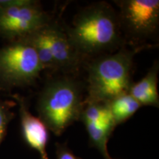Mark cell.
<instances>
[{"label": "cell", "mask_w": 159, "mask_h": 159, "mask_svg": "<svg viewBox=\"0 0 159 159\" xmlns=\"http://www.w3.org/2000/svg\"><path fill=\"white\" fill-rule=\"evenodd\" d=\"M120 27L119 16L113 7L100 2L80 12L66 33L83 56L118 48L121 43Z\"/></svg>", "instance_id": "obj_1"}, {"label": "cell", "mask_w": 159, "mask_h": 159, "mask_svg": "<svg viewBox=\"0 0 159 159\" xmlns=\"http://www.w3.org/2000/svg\"><path fill=\"white\" fill-rule=\"evenodd\" d=\"M81 85L68 77L49 80L44 85L37 102L39 118L55 136H61L76 121L82 111Z\"/></svg>", "instance_id": "obj_2"}, {"label": "cell", "mask_w": 159, "mask_h": 159, "mask_svg": "<svg viewBox=\"0 0 159 159\" xmlns=\"http://www.w3.org/2000/svg\"><path fill=\"white\" fill-rule=\"evenodd\" d=\"M134 52L119 49L94 59L88 67V97L85 100L108 103L128 93Z\"/></svg>", "instance_id": "obj_3"}, {"label": "cell", "mask_w": 159, "mask_h": 159, "mask_svg": "<svg viewBox=\"0 0 159 159\" xmlns=\"http://www.w3.org/2000/svg\"><path fill=\"white\" fill-rule=\"evenodd\" d=\"M42 70L34 47L26 39L0 48V85L3 88L33 84Z\"/></svg>", "instance_id": "obj_4"}, {"label": "cell", "mask_w": 159, "mask_h": 159, "mask_svg": "<svg viewBox=\"0 0 159 159\" xmlns=\"http://www.w3.org/2000/svg\"><path fill=\"white\" fill-rule=\"evenodd\" d=\"M50 24V17L38 2L19 0L0 8V35L11 41L25 39Z\"/></svg>", "instance_id": "obj_5"}, {"label": "cell", "mask_w": 159, "mask_h": 159, "mask_svg": "<svg viewBox=\"0 0 159 159\" xmlns=\"http://www.w3.org/2000/svg\"><path fill=\"white\" fill-rule=\"evenodd\" d=\"M119 21L135 38H148L156 33L159 22L158 0H124L116 2Z\"/></svg>", "instance_id": "obj_6"}, {"label": "cell", "mask_w": 159, "mask_h": 159, "mask_svg": "<svg viewBox=\"0 0 159 159\" xmlns=\"http://www.w3.org/2000/svg\"><path fill=\"white\" fill-rule=\"evenodd\" d=\"M12 97L19 105L21 136L25 144L38 152L41 159H49L47 152L49 133L47 126L39 117L30 112L25 97L16 94L12 95Z\"/></svg>", "instance_id": "obj_7"}, {"label": "cell", "mask_w": 159, "mask_h": 159, "mask_svg": "<svg viewBox=\"0 0 159 159\" xmlns=\"http://www.w3.org/2000/svg\"><path fill=\"white\" fill-rule=\"evenodd\" d=\"M45 30L57 69L75 70L80 63L82 55L75 48L67 33L52 24L47 26Z\"/></svg>", "instance_id": "obj_8"}, {"label": "cell", "mask_w": 159, "mask_h": 159, "mask_svg": "<svg viewBox=\"0 0 159 159\" xmlns=\"http://www.w3.org/2000/svg\"><path fill=\"white\" fill-rule=\"evenodd\" d=\"M158 63L156 62L140 81L131 84L128 93L141 105V106L147 105L158 107Z\"/></svg>", "instance_id": "obj_9"}, {"label": "cell", "mask_w": 159, "mask_h": 159, "mask_svg": "<svg viewBox=\"0 0 159 159\" xmlns=\"http://www.w3.org/2000/svg\"><path fill=\"white\" fill-rule=\"evenodd\" d=\"M80 121L84 124H94L116 128L108 103L84 100Z\"/></svg>", "instance_id": "obj_10"}, {"label": "cell", "mask_w": 159, "mask_h": 159, "mask_svg": "<svg viewBox=\"0 0 159 159\" xmlns=\"http://www.w3.org/2000/svg\"><path fill=\"white\" fill-rule=\"evenodd\" d=\"M108 105L116 126L128 120L142 107L129 93L116 97Z\"/></svg>", "instance_id": "obj_11"}, {"label": "cell", "mask_w": 159, "mask_h": 159, "mask_svg": "<svg viewBox=\"0 0 159 159\" xmlns=\"http://www.w3.org/2000/svg\"><path fill=\"white\" fill-rule=\"evenodd\" d=\"M45 28L46 27L25 39L30 41L34 47L42 65L43 69H47L51 70H57V66L52 55L50 46Z\"/></svg>", "instance_id": "obj_12"}, {"label": "cell", "mask_w": 159, "mask_h": 159, "mask_svg": "<svg viewBox=\"0 0 159 159\" xmlns=\"http://www.w3.org/2000/svg\"><path fill=\"white\" fill-rule=\"evenodd\" d=\"M16 105L15 101L4 100L0 98V145L5 138L10 122L14 117L15 114L11 109Z\"/></svg>", "instance_id": "obj_13"}, {"label": "cell", "mask_w": 159, "mask_h": 159, "mask_svg": "<svg viewBox=\"0 0 159 159\" xmlns=\"http://www.w3.org/2000/svg\"><path fill=\"white\" fill-rule=\"evenodd\" d=\"M55 153L57 159H82L77 157L71 152L68 148L66 143L65 144H55Z\"/></svg>", "instance_id": "obj_14"}, {"label": "cell", "mask_w": 159, "mask_h": 159, "mask_svg": "<svg viewBox=\"0 0 159 159\" xmlns=\"http://www.w3.org/2000/svg\"><path fill=\"white\" fill-rule=\"evenodd\" d=\"M18 1L19 0H0V8L14 5L18 2Z\"/></svg>", "instance_id": "obj_15"}, {"label": "cell", "mask_w": 159, "mask_h": 159, "mask_svg": "<svg viewBox=\"0 0 159 159\" xmlns=\"http://www.w3.org/2000/svg\"><path fill=\"white\" fill-rule=\"evenodd\" d=\"M109 159H112V158H109Z\"/></svg>", "instance_id": "obj_16"}]
</instances>
